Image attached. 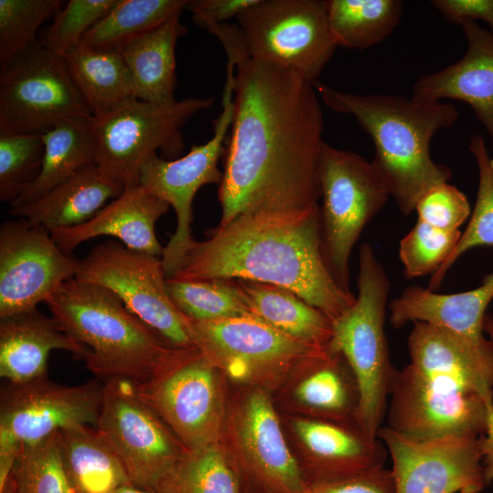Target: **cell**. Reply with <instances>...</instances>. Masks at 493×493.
I'll return each instance as SVG.
<instances>
[{"label":"cell","instance_id":"1","mask_svg":"<svg viewBox=\"0 0 493 493\" xmlns=\"http://www.w3.org/2000/svg\"><path fill=\"white\" fill-rule=\"evenodd\" d=\"M206 30L235 63L234 116L218 185L224 227L247 215L305 211L321 198L324 121L313 83L253 59L236 25Z\"/></svg>","mask_w":493,"mask_h":493},{"label":"cell","instance_id":"2","mask_svg":"<svg viewBox=\"0 0 493 493\" xmlns=\"http://www.w3.org/2000/svg\"><path fill=\"white\" fill-rule=\"evenodd\" d=\"M227 278L285 288L332 320L355 301L331 276L321 250L320 205L298 212L242 215L195 241L172 277Z\"/></svg>","mask_w":493,"mask_h":493},{"label":"cell","instance_id":"3","mask_svg":"<svg viewBox=\"0 0 493 493\" xmlns=\"http://www.w3.org/2000/svg\"><path fill=\"white\" fill-rule=\"evenodd\" d=\"M413 325L410 362L395 373L386 426L414 439L481 436L493 404V341Z\"/></svg>","mask_w":493,"mask_h":493},{"label":"cell","instance_id":"4","mask_svg":"<svg viewBox=\"0 0 493 493\" xmlns=\"http://www.w3.org/2000/svg\"><path fill=\"white\" fill-rule=\"evenodd\" d=\"M313 85L323 103L352 116L369 134L375 149L371 163L404 215H411L425 193L451 179L452 171L432 159L430 144L438 131L458 119L452 104L344 92L318 81Z\"/></svg>","mask_w":493,"mask_h":493},{"label":"cell","instance_id":"5","mask_svg":"<svg viewBox=\"0 0 493 493\" xmlns=\"http://www.w3.org/2000/svg\"><path fill=\"white\" fill-rule=\"evenodd\" d=\"M45 303L66 331L88 349L84 361L98 377L142 386L188 350L173 347L100 285L72 278Z\"/></svg>","mask_w":493,"mask_h":493},{"label":"cell","instance_id":"6","mask_svg":"<svg viewBox=\"0 0 493 493\" xmlns=\"http://www.w3.org/2000/svg\"><path fill=\"white\" fill-rule=\"evenodd\" d=\"M358 294L332 323L330 346L351 368L360 390L358 425L378 437L397 370L391 362L384 330L390 279L371 245L359 251Z\"/></svg>","mask_w":493,"mask_h":493},{"label":"cell","instance_id":"7","mask_svg":"<svg viewBox=\"0 0 493 493\" xmlns=\"http://www.w3.org/2000/svg\"><path fill=\"white\" fill-rule=\"evenodd\" d=\"M213 102V98H186L154 103L130 97L112 110L92 117L95 163L124 188L139 184L143 164L158 151L163 158H178L184 148L181 128Z\"/></svg>","mask_w":493,"mask_h":493},{"label":"cell","instance_id":"8","mask_svg":"<svg viewBox=\"0 0 493 493\" xmlns=\"http://www.w3.org/2000/svg\"><path fill=\"white\" fill-rule=\"evenodd\" d=\"M322 204L320 234L326 265L346 292L350 257L365 226L383 209L390 191L372 163L353 152L325 142L320 166Z\"/></svg>","mask_w":493,"mask_h":493},{"label":"cell","instance_id":"9","mask_svg":"<svg viewBox=\"0 0 493 493\" xmlns=\"http://www.w3.org/2000/svg\"><path fill=\"white\" fill-rule=\"evenodd\" d=\"M236 20L250 58L292 70L311 83L338 47L323 0H257Z\"/></svg>","mask_w":493,"mask_h":493},{"label":"cell","instance_id":"10","mask_svg":"<svg viewBox=\"0 0 493 493\" xmlns=\"http://www.w3.org/2000/svg\"><path fill=\"white\" fill-rule=\"evenodd\" d=\"M92 116L61 55L37 39L0 68V131L42 134Z\"/></svg>","mask_w":493,"mask_h":493},{"label":"cell","instance_id":"11","mask_svg":"<svg viewBox=\"0 0 493 493\" xmlns=\"http://www.w3.org/2000/svg\"><path fill=\"white\" fill-rule=\"evenodd\" d=\"M235 66L226 64L222 96L223 110L214 121V135L203 144H194L187 154L168 160L152 155L143 164L140 184L166 202L175 212V232L163 247L162 264L167 278L173 277L194 240L191 233L193 200L197 191L208 184L221 183L223 172L218 162L234 116Z\"/></svg>","mask_w":493,"mask_h":493},{"label":"cell","instance_id":"12","mask_svg":"<svg viewBox=\"0 0 493 493\" xmlns=\"http://www.w3.org/2000/svg\"><path fill=\"white\" fill-rule=\"evenodd\" d=\"M96 430L116 454L132 485L154 491L188 451L135 385L107 380Z\"/></svg>","mask_w":493,"mask_h":493},{"label":"cell","instance_id":"13","mask_svg":"<svg viewBox=\"0 0 493 493\" xmlns=\"http://www.w3.org/2000/svg\"><path fill=\"white\" fill-rule=\"evenodd\" d=\"M77 279L113 292L125 307L178 349L194 347L185 316L173 304L158 257L108 240L79 260Z\"/></svg>","mask_w":493,"mask_h":493},{"label":"cell","instance_id":"14","mask_svg":"<svg viewBox=\"0 0 493 493\" xmlns=\"http://www.w3.org/2000/svg\"><path fill=\"white\" fill-rule=\"evenodd\" d=\"M217 368L197 348L185 351L165 372L135 386L188 451L220 442L224 405Z\"/></svg>","mask_w":493,"mask_h":493},{"label":"cell","instance_id":"15","mask_svg":"<svg viewBox=\"0 0 493 493\" xmlns=\"http://www.w3.org/2000/svg\"><path fill=\"white\" fill-rule=\"evenodd\" d=\"M103 388L98 381L66 386L46 377L11 383L1 395L0 455L16 454L62 430L96 426Z\"/></svg>","mask_w":493,"mask_h":493},{"label":"cell","instance_id":"16","mask_svg":"<svg viewBox=\"0 0 493 493\" xmlns=\"http://www.w3.org/2000/svg\"><path fill=\"white\" fill-rule=\"evenodd\" d=\"M79 260L64 253L44 227L25 218L0 227V318L36 309L67 280Z\"/></svg>","mask_w":493,"mask_h":493},{"label":"cell","instance_id":"17","mask_svg":"<svg viewBox=\"0 0 493 493\" xmlns=\"http://www.w3.org/2000/svg\"><path fill=\"white\" fill-rule=\"evenodd\" d=\"M377 436L392 459L395 493H479L487 486L480 436L414 439L386 425Z\"/></svg>","mask_w":493,"mask_h":493},{"label":"cell","instance_id":"18","mask_svg":"<svg viewBox=\"0 0 493 493\" xmlns=\"http://www.w3.org/2000/svg\"><path fill=\"white\" fill-rule=\"evenodd\" d=\"M185 319L194 346L215 367L236 377L279 372L326 347L292 339L254 318Z\"/></svg>","mask_w":493,"mask_h":493},{"label":"cell","instance_id":"19","mask_svg":"<svg viewBox=\"0 0 493 493\" xmlns=\"http://www.w3.org/2000/svg\"><path fill=\"white\" fill-rule=\"evenodd\" d=\"M230 434L243 483L246 480L259 493H305L304 471L288 447L265 392L253 391L240 403Z\"/></svg>","mask_w":493,"mask_h":493},{"label":"cell","instance_id":"20","mask_svg":"<svg viewBox=\"0 0 493 493\" xmlns=\"http://www.w3.org/2000/svg\"><path fill=\"white\" fill-rule=\"evenodd\" d=\"M460 26L467 39L464 56L439 71L420 77L413 86L412 98L467 103L485 127L493 152V34L475 21Z\"/></svg>","mask_w":493,"mask_h":493},{"label":"cell","instance_id":"21","mask_svg":"<svg viewBox=\"0 0 493 493\" xmlns=\"http://www.w3.org/2000/svg\"><path fill=\"white\" fill-rule=\"evenodd\" d=\"M169 207L166 202L139 184L125 188L88 222L58 230L51 236L58 247L68 255L85 241L110 236L131 250L158 257L163 255V247L157 239L155 224Z\"/></svg>","mask_w":493,"mask_h":493},{"label":"cell","instance_id":"22","mask_svg":"<svg viewBox=\"0 0 493 493\" xmlns=\"http://www.w3.org/2000/svg\"><path fill=\"white\" fill-rule=\"evenodd\" d=\"M53 350L69 351L82 360L89 353L57 319L37 308L0 318V376L12 384L46 377Z\"/></svg>","mask_w":493,"mask_h":493},{"label":"cell","instance_id":"23","mask_svg":"<svg viewBox=\"0 0 493 493\" xmlns=\"http://www.w3.org/2000/svg\"><path fill=\"white\" fill-rule=\"evenodd\" d=\"M292 425L309 456L308 483L384 467L388 455L384 444L359 425L347 426L326 419H297Z\"/></svg>","mask_w":493,"mask_h":493},{"label":"cell","instance_id":"24","mask_svg":"<svg viewBox=\"0 0 493 493\" xmlns=\"http://www.w3.org/2000/svg\"><path fill=\"white\" fill-rule=\"evenodd\" d=\"M493 299V272L471 290L441 294L428 288L410 286L388 304L389 321L394 328L424 322L466 339L486 338L483 321Z\"/></svg>","mask_w":493,"mask_h":493},{"label":"cell","instance_id":"25","mask_svg":"<svg viewBox=\"0 0 493 493\" xmlns=\"http://www.w3.org/2000/svg\"><path fill=\"white\" fill-rule=\"evenodd\" d=\"M124 189L92 163L35 201L10 207L9 213L52 234L88 222Z\"/></svg>","mask_w":493,"mask_h":493},{"label":"cell","instance_id":"26","mask_svg":"<svg viewBox=\"0 0 493 493\" xmlns=\"http://www.w3.org/2000/svg\"><path fill=\"white\" fill-rule=\"evenodd\" d=\"M181 14L120 50L131 74L134 98L154 103L176 100L175 47L178 39L188 31L181 22Z\"/></svg>","mask_w":493,"mask_h":493},{"label":"cell","instance_id":"27","mask_svg":"<svg viewBox=\"0 0 493 493\" xmlns=\"http://www.w3.org/2000/svg\"><path fill=\"white\" fill-rule=\"evenodd\" d=\"M253 317L301 342L327 346L333 320L293 291L272 284L236 279Z\"/></svg>","mask_w":493,"mask_h":493},{"label":"cell","instance_id":"28","mask_svg":"<svg viewBox=\"0 0 493 493\" xmlns=\"http://www.w3.org/2000/svg\"><path fill=\"white\" fill-rule=\"evenodd\" d=\"M92 117L64 120L41 134L44 143L41 172L10 207L35 201L86 165L95 163L97 139Z\"/></svg>","mask_w":493,"mask_h":493},{"label":"cell","instance_id":"29","mask_svg":"<svg viewBox=\"0 0 493 493\" xmlns=\"http://www.w3.org/2000/svg\"><path fill=\"white\" fill-rule=\"evenodd\" d=\"M295 394L316 413L358 425L357 380L343 355L330 344L311 358L310 372L299 383Z\"/></svg>","mask_w":493,"mask_h":493},{"label":"cell","instance_id":"30","mask_svg":"<svg viewBox=\"0 0 493 493\" xmlns=\"http://www.w3.org/2000/svg\"><path fill=\"white\" fill-rule=\"evenodd\" d=\"M62 456L77 493H112L131 484L121 462L89 425L59 431Z\"/></svg>","mask_w":493,"mask_h":493},{"label":"cell","instance_id":"31","mask_svg":"<svg viewBox=\"0 0 493 493\" xmlns=\"http://www.w3.org/2000/svg\"><path fill=\"white\" fill-rule=\"evenodd\" d=\"M62 57L92 116L107 113L133 97L131 74L119 51L79 45Z\"/></svg>","mask_w":493,"mask_h":493},{"label":"cell","instance_id":"32","mask_svg":"<svg viewBox=\"0 0 493 493\" xmlns=\"http://www.w3.org/2000/svg\"><path fill=\"white\" fill-rule=\"evenodd\" d=\"M188 0H117L84 36V47L119 51L133 39L182 13Z\"/></svg>","mask_w":493,"mask_h":493},{"label":"cell","instance_id":"33","mask_svg":"<svg viewBox=\"0 0 493 493\" xmlns=\"http://www.w3.org/2000/svg\"><path fill=\"white\" fill-rule=\"evenodd\" d=\"M330 28L338 47L364 49L386 38L399 24V0H326Z\"/></svg>","mask_w":493,"mask_h":493},{"label":"cell","instance_id":"34","mask_svg":"<svg viewBox=\"0 0 493 493\" xmlns=\"http://www.w3.org/2000/svg\"><path fill=\"white\" fill-rule=\"evenodd\" d=\"M155 493H246L236 464L220 442L187 451L162 478Z\"/></svg>","mask_w":493,"mask_h":493},{"label":"cell","instance_id":"35","mask_svg":"<svg viewBox=\"0 0 493 493\" xmlns=\"http://www.w3.org/2000/svg\"><path fill=\"white\" fill-rule=\"evenodd\" d=\"M166 288L173 304L189 319L254 318L236 279L179 280L170 278L166 279Z\"/></svg>","mask_w":493,"mask_h":493},{"label":"cell","instance_id":"36","mask_svg":"<svg viewBox=\"0 0 493 493\" xmlns=\"http://www.w3.org/2000/svg\"><path fill=\"white\" fill-rule=\"evenodd\" d=\"M469 151L478 169L476 204L455 249L444 265L430 277L428 288L432 290L440 287L449 269L464 253L477 246H493V156L480 135L472 137Z\"/></svg>","mask_w":493,"mask_h":493},{"label":"cell","instance_id":"37","mask_svg":"<svg viewBox=\"0 0 493 493\" xmlns=\"http://www.w3.org/2000/svg\"><path fill=\"white\" fill-rule=\"evenodd\" d=\"M10 484L15 493H77L65 467L59 432L18 448Z\"/></svg>","mask_w":493,"mask_h":493},{"label":"cell","instance_id":"38","mask_svg":"<svg viewBox=\"0 0 493 493\" xmlns=\"http://www.w3.org/2000/svg\"><path fill=\"white\" fill-rule=\"evenodd\" d=\"M41 134L0 131V200L11 205L38 177L43 163Z\"/></svg>","mask_w":493,"mask_h":493},{"label":"cell","instance_id":"39","mask_svg":"<svg viewBox=\"0 0 493 493\" xmlns=\"http://www.w3.org/2000/svg\"><path fill=\"white\" fill-rule=\"evenodd\" d=\"M60 5L59 0H0V64L36 42L40 26Z\"/></svg>","mask_w":493,"mask_h":493},{"label":"cell","instance_id":"40","mask_svg":"<svg viewBox=\"0 0 493 493\" xmlns=\"http://www.w3.org/2000/svg\"><path fill=\"white\" fill-rule=\"evenodd\" d=\"M461 234L460 230H442L417 221L399 246L404 276L408 278L432 276L447 260Z\"/></svg>","mask_w":493,"mask_h":493},{"label":"cell","instance_id":"41","mask_svg":"<svg viewBox=\"0 0 493 493\" xmlns=\"http://www.w3.org/2000/svg\"><path fill=\"white\" fill-rule=\"evenodd\" d=\"M117 0H70L58 9L39 39L48 50L64 55L79 46L85 34L113 7Z\"/></svg>","mask_w":493,"mask_h":493},{"label":"cell","instance_id":"42","mask_svg":"<svg viewBox=\"0 0 493 493\" xmlns=\"http://www.w3.org/2000/svg\"><path fill=\"white\" fill-rule=\"evenodd\" d=\"M417 221L442 230L455 231L470 217L469 202L463 192L447 183L425 193L417 202Z\"/></svg>","mask_w":493,"mask_h":493},{"label":"cell","instance_id":"43","mask_svg":"<svg viewBox=\"0 0 493 493\" xmlns=\"http://www.w3.org/2000/svg\"><path fill=\"white\" fill-rule=\"evenodd\" d=\"M305 493H395L391 469L384 467L357 475L308 483Z\"/></svg>","mask_w":493,"mask_h":493},{"label":"cell","instance_id":"44","mask_svg":"<svg viewBox=\"0 0 493 493\" xmlns=\"http://www.w3.org/2000/svg\"><path fill=\"white\" fill-rule=\"evenodd\" d=\"M257 0H192L186 7L193 21L203 28L227 23L236 18L243 11L256 4Z\"/></svg>","mask_w":493,"mask_h":493},{"label":"cell","instance_id":"45","mask_svg":"<svg viewBox=\"0 0 493 493\" xmlns=\"http://www.w3.org/2000/svg\"><path fill=\"white\" fill-rule=\"evenodd\" d=\"M431 4L451 23L482 20L493 34V0H433Z\"/></svg>","mask_w":493,"mask_h":493},{"label":"cell","instance_id":"46","mask_svg":"<svg viewBox=\"0 0 493 493\" xmlns=\"http://www.w3.org/2000/svg\"><path fill=\"white\" fill-rule=\"evenodd\" d=\"M487 486L493 481V404L488 406L485 433L478 438Z\"/></svg>","mask_w":493,"mask_h":493},{"label":"cell","instance_id":"47","mask_svg":"<svg viewBox=\"0 0 493 493\" xmlns=\"http://www.w3.org/2000/svg\"><path fill=\"white\" fill-rule=\"evenodd\" d=\"M112 493H155V492L136 487L132 484H127V485H123L118 488Z\"/></svg>","mask_w":493,"mask_h":493},{"label":"cell","instance_id":"48","mask_svg":"<svg viewBox=\"0 0 493 493\" xmlns=\"http://www.w3.org/2000/svg\"><path fill=\"white\" fill-rule=\"evenodd\" d=\"M483 330L489 339L493 341V318L489 314H486L483 321Z\"/></svg>","mask_w":493,"mask_h":493}]
</instances>
